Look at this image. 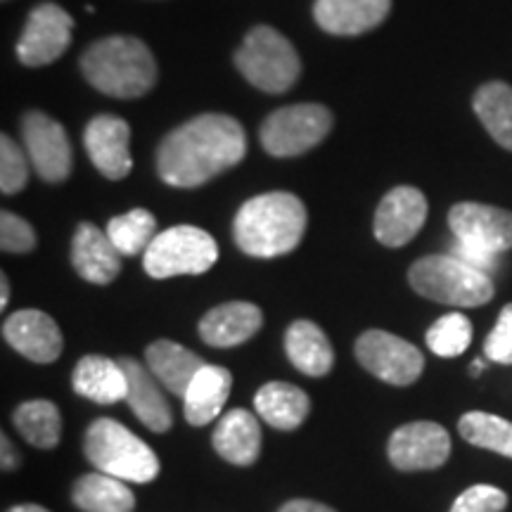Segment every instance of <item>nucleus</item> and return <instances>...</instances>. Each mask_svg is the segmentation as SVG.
<instances>
[{
	"instance_id": "f257e3e1",
	"label": "nucleus",
	"mask_w": 512,
	"mask_h": 512,
	"mask_svg": "<svg viewBox=\"0 0 512 512\" xmlns=\"http://www.w3.org/2000/svg\"><path fill=\"white\" fill-rule=\"evenodd\" d=\"M247 136L233 117L202 114L178 126L157 150V174L174 188H197L240 164Z\"/></svg>"
},
{
	"instance_id": "f03ea898",
	"label": "nucleus",
	"mask_w": 512,
	"mask_h": 512,
	"mask_svg": "<svg viewBox=\"0 0 512 512\" xmlns=\"http://www.w3.org/2000/svg\"><path fill=\"white\" fill-rule=\"evenodd\" d=\"M306 230V207L292 192H266L242 204L233 223L238 247L256 259L290 254Z\"/></svg>"
},
{
	"instance_id": "7ed1b4c3",
	"label": "nucleus",
	"mask_w": 512,
	"mask_h": 512,
	"mask_svg": "<svg viewBox=\"0 0 512 512\" xmlns=\"http://www.w3.org/2000/svg\"><path fill=\"white\" fill-rule=\"evenodd\" d=\"M81 72L100 93L112 98H140L157 81V62L150 48L133 36H110L81 55Z\"/></svg>"
},
{
	"instance_id": "20e7f679",
	"label": "nucleus",
	"mask_w": 512,
	"mask_h": 512,
	"mask_svg": "<svg viewBox=\"0 0 512 512\" xmlns=\"http://www.w3.org/2000/svg\"><path fill=\"white\" fill-rule=\"evenodd\" d=\"M408 283L420 297L458 309H477L491 302L496 292L489 273L453 254L422 256L408 271Z\"/></svg>"
},
{
	"instance_id": "39448f33",
	"label": "nucleus",
	"mask_w": 512,
	"mask_h": 512,
	"mask_svg": "<svg viewBox=\"0 0 512 512\" xmlns=\"http://www.w3.org/2000/svg\"><path fill=\"white\" fill-rule=\"evenodd\" d=\"M83 453L98 472L131 484H147L159 475V458L143 439L112 418L91 422L83 437Z\"/></svg>"
},
{
	"instance_id": "423d86ee",
	"label": "nucleus",
	"mask_w": 512,
	"mask_h": 512,
	"mask_svg": "<svg viewBox=\"0 0 512 512\" xmlns=\"http://www.w3.org/2000/svg\"><path fill=\"white\" fill-rule=\"evenodd\" d=\"M235 67L264 93H285L297 83L302 62L292 43L271 27L249 31L235 53Z\"/></svg>"
},
{
	"instance_id": "0eeeda50",
	"label": "nucleus",
	"mask_w": 512,
	"mask_h": 512,
	"mask_svg": "<svg viewBox=\"0 0 512 512\" xmlns=\"http://www.w3.org/2000/svg\"><path fill=\"white\" fill-rule=\"evenodd\" d=\"M219 261V245L207 230L197 226H171L157 233L143 252V266L150 278L207 273Z\"/></svg>"
},
{
	"instance_id": "6e6552de",
	"label": "nucleus",
	"mask_w": 512,
	"mask_h": 512,
	"mask_svg": "<svg viewBox=\"0 0 512 512\" xmlns=\"http://www.w3.org/2000/svg\"><path fill=\"white\" fill-rule=\"evenodd\" d=\"M332 131V112L323 105L280 107L261 126V145L273 157H297Z\"/></svg>"
},
{
	"instance_id": "1a4fd4ad",
	"label": "nucleus",
	"mask_w": 512,
	"mask_h": 512,
	"mask_svg": "<svg viewBox=\"0 0 512 512\" xmlns=\"http://www.w3.org/2000/svg\"><path fill=\"white\" fill-rule=\"evenodd\" d=\"M356 358L377 380L408 387L422 375L425 356L415 344L384 330H368L358 337Z\"/></svg>"
},
{
	"instance_id": "9d476101",
	"label": "nucleus",
	"mask_w": 512,
	"mask_h": 512,
	"mask_svg": "<svg viewBox=\"0 0 512 512\" xmlns=\"http://www.w3.org/2000/svg\"><path fill=\"white\" fill-rule=\"evenodd\" d=\"M74 19L60 5L43 3L31 12L17 43L19 62L27 67H43L60 60L72 43Z\"/></svg>"
},
{
	"instance_id": "9b49d317",
	"label": "nucleus",
	"mask_w": 512,
	"mask_h": 512,
	"mask_svg": "<svg viewBox=\"0 0 512 512\" xmlns=\"http://www.w3.org/2000/svg\"><path fill=\"white\" fill-rule=\"evenodd\" d=\"M387 453L401 472L437 470L451 456V437L437 422H408L392 434Z\"/></svg>"
},
{
	"instance_id": "f8f14e48",
	"label": "nucleus",
	"mask_w": 512,
	"mask_h": 512,
	"mask_svg": "<svg viewBox=\"0 0 512 512\" xmlns=\"http://www.w3.org/2000/svg\"><path fill=\"white\" fill-rule=\"evenodd\" d=\"M22 136L36 174L48 183H62L72 174V145L67 131L43 112L22 119Z\"/></svg>"
},
{
	"instance_id": "ddd939ff",
	"label": "nucleus",
	"mask_w": 512,
	"mask_h": 512,
	"mask_svg": "<svg viewBox=\"0 0 512 512\" xmlns=\"http://www.w3.org/2000/svg\"><path fill=\"white\" fill-rule=\"evenodd\" d=\"M448 226L456 240L477 245L486 252L512 249V211L479 202H460L448 211Z\"/></svg>"
},
{
	"instance_id": "4468645a",
	"label": "nucleus",
	"mask_w": 512,
	"mask_h": 512,
	"mask_svg": "<svg viewBox=\"0 0 512 512\" xmlns=\"http://www.w3.org/2000/svg\"><path fill=\"white\" fill-rule=\"evenodd\" d=\"M427 200L413 185H399L382 197L375 211V238L384 247L408 245L427 221Z\"/></svg>"
},
{
	"instance_id": "2eb2a0df",
	"label": "nucleus",
	"mask_w": 512,
	"mask_h": 512,
	"mask_svg": "<svg viewBox=\"0 0 512 512\" xmlns=\"http://www.w3.org/2000/svg\"><path fill=\"white\" fill-rule=\"evenodd\" d=\"M128 140H131V128L124 119L110 117V114L91 119V124L83 131V145H86L88 157L95 169L110 181H121L131 174L133 159Z\"/></svg>"
},
{
	"instance_id": "dca6fc26",
	"label": "nucleus",
	"mask_w": 512,
	"mask_h": 512,
	"mask_svg": "<svg viewBox=\"0 0 512 512\" xmlns=\"http://www.w3.org/2000/svg\"><path fill=\"white\" fill-rule=\"evenodd\" d=\"M3 337L17 354L34 363H53L62 354V332L48 313L24 309L3 323Z\"/></svg>"
},
{
	"instance_id": "f3484780",
	"label": "nucleus",
	"mask_w": 512,
	"mask_h": 512,
	"mask_svg": "<svg viewBox=\"0 0 512 512\" xmlns=\"http://www.w3.org/2000/svg\"><path fill=\"white\" fill-rule=\"evenodd\" d=\"M121 254L110 235L93 223H81L72 240V264L83 280L110 285L121 271Z\"/></svg>"
},
{
	"instance_id": "a211bd4d",
	"label": "nucleus",
	"mask_w": 512,
	"mask_h": 512,
	"mask_svg": "<svg viewBox=\"0 0 512 512\" xmlns=\"http://www.w3.org/2000/svg\"><path fill=\"white\" fill-rule=\"evenodd\" d=\"M392 0H316L313 17L318 27L335 36H358L389 17Z\"/></svg>"
},
{
	"instance_id": "6ab92c4d",
	"label": "nucleus",
	"mask_w": 512,
	"mask_h": 512,
	"mask_svg": "<svg viewBox=\"0 0 512 512\" xmlns=\"http://www.w3.org/2000/svg\"><path fill=\"white\" fill-rule=\"evenodd\" d=\"M264 325V313L252 302H228L204 313L200 320V337L209 347H238L252 339Z\"/></svg>"
},
{
	"instance_id": "aec40b11",
	"label": "nucleus",
	"mask_w": 512,
	"mask_h": 512,
	"mask_svg": "<svg viewBox=\"0 0 512 512\" xmlns=\"http://www.w3.org/2000/svg\"><path fill=\"white\" fill-rule=\"evenodd\" d=\"M121 368H124L128 380V408L136 413V418L147 430L159 434L169 432L174 425V413H171L169 401L162 396V389L157 387V377L136 358H121Z\"/></svg>"
},
{
	"instance_id": "412c9836",
	"label": "nucleus",
	"mask_w": 512,
	"mask_h": 512,
	"mask_svg": "<svg viewBox=\"0 0 512 512\" xmlns=\"http://www.w3.org/2000/svg\"><path fill=\"white\" fill-rule=\"evenodd\" d=\"M230 387H233L230 370L204 363L200 373L192 377L188 392L183 394L185 420L192 427H204L219 418L230 396Z\"/></svg>"
},
{
	"instance_id": "4be33fe9",
	"label": "nucleus",
	"mask_w": 512,
	"mask_h": 512,
	"mask_svg": "<svg viewBox=\"0 0 512 512\" xmlns=\"http://www.w3.org/2000/svg\"><path fill=\"white\" fill-rule=\"evenodd\" d=\"M214 451L223 460L233 465H252L261 453V425L252 413L245 408H235L221 415L216 425L214 437H211Z\"/></svg>"
},
{
	"instance_id": "5701e85b",
	"label": "nucleus",
	"mask_w": 512,
	"mask_h": 512,
	"mask_svg": "<svg viewBox=\"0 0 512 512\" xmlns=\"http://www.w3.org/2000/svg\"><path fill=\"white\" fill-rule=\"evenodd\" d=\"M74 392L83 399L110 406L128 394V380L121 361L107 356H83L72 373Z\"/></svg>"
},
{
	"instance_id": "b1692460",
	"label": "nucleus",
	"mask_w": 512,
	"mask_h": 512,
	"mask_svg": "<svg viewBox=\"0 0 512 512\" xmlns=\"http://www.w3.org/2000/svg\"><path fill=\"white\" fill-rule=\"evenodd\" d=\"M285 351L292 366L309 377H325L335 366L330 339L313 320H294L285 332Z\"/></svg>"
},
{
	"instance_id": "393cba45",
	"label": "nucleus",
	"mask_w": 512,
	"mask_h": 512,
	"mask_svg": "<svg viewBox=\"0 0 512 512\" xmlns=\"http://www.w3.org/2000/svg\"><path fill=\"white\" fill-rule=\"evenodd\" d=\"M259 418L280 432H292L311 411L309 394L290 382H266L254 396Z\"/></svg>"
},
{
	"instance_id": "a878e982",
	"label": "nucleus",
	"mask_w": 512,
	"mask_h": 512,
	"mask_svg": "<svg viewBox=\"0 0 512 512\" xmlns=\"http://www.w3.org/2000/svg\"><path fill=\"white\" fill-rule=\"evenodd\" d=\"M145 363L150 373L162 382L171 394L181 396L188 392L192 377L200 373L204 361L190 349L181 347L178 342L171 339H157L145 351Z\"/></svg>"
},
{
	"instance_id": "bb28decb",
	"label": "nucleus",
	"mask_w": 512,
	"mask_h": 512,
	"mask_svg": "<svg viewBox=\"0 0 512 512\" xmlns=\"http://www.w3.org/2000/svg\"><path fill=\"white\" fill-rule=\"evenodd\" d=\"M72 501L81 512H133L136 496L128 482L105 472H91L76 479Z\"/></svg>"
},
{
	"instance_id": "cd10ccee",
	"label": "nucleus",
	"mask_w": 512,
	"mask_h": 512,
	"mask_svg": "<svg viewBox=\"0 0 512 512\" xmlns=\"http://www.w3.org/2000/svg\"><path fill=\"white\" fill-rule=\"evenodd\" d=\"M472 107L489 136L512 152V86L503 81L484 83L475 93Z\"/></svg>"
},
{
	"instance_id": "c85d7f7f",
	"label": "nucleus",
	"mask_w": 512,
	"mask_h": 512,
	"mask_svg": "<svg viewBox=\"0 0 512 512\" xmlns=\"http://www.w3.org/2000/svg\"><path fill=\"white\" fill-rule=\"evenodd\" d=\"M12 422L19 434L36 448H55L62 437V415L55 403L46 399L22 403L12 415Z\"/></svg>"
},
{
	"instance_id": "c756f323",
	"label": "nucleus",
	"mask_w": 512,
	"mask_h": 512,
	"mask_svg": "<svg viewBox=\"0 0 512 512\" xmlns=\"http://www.w3.org/2000/svg\"><path fill=\"white\" fill-rule=\"evenodd\" d=\"M458 432L467 444L512 458V422L482 411L465 413L458 422Z\"/></svg>"
},
{
	"instance_id": "7c9ffc66",
	"label": "nucleus",
	"mask_w": 512,
	"mask_h": 512,
	"mask_svg": "<svg viewBox=\"0 0 512 512\" xmlns=\"http://www.w3.org/2000/svg\"><path fill=\"white\" fill-rule=\"evenodd\" d=\"M107 235L124 256H136L157 238V219L147 209H131L107 223Z\"/></svg>"
},
{
	"instance_id": "2f4dec72",
	"label": "nucleus",
	"mask_w": 512,
	"mask_h": 512,
	"mask_svg": "<svg viewBox=\"0 0 512 512\" xmlns=\"http://www.w3.org/2000/svg\"><path fill=\"white\" fill-rule=\"evenodd\" d=\"M472 342V323L463 313H446L427 330V347L441 358L465 354Z\"/></svg>"
},
{
	"instance_id": "473e14b6",
	"label": "nucleus",
	"mask_w": 512,
	"mask_h": 512,
	"mask_svg": "<svg viewBox=\"0 0 512 512\" xmlns=\"http://www.w3.org/2000/svg\"><path fill=\"white\" fill-rule=\"evenodd\" d=\"M29 181V164L24 152L10 136L0 138V190L15 195Z\"/></svg>"
},
{
	"instance_id": "72a5a7b5",
	"label": "nucleus",
	"mask_w": 512,
	"mask_h": 512,
	"mask_svg": "<svg viewBox=\"0 0 512 512\" xmlns=\"http://www.w3.org/2000/svg\"><path fill=\"white\" fill-rule=\"evenodd\" d=\"M508 505L505 491L489 484H477L465 489L451 505V512H503Z\"/></svg>"
},
{
	"instance_id": "f704fd0d",
	"label": "nucleus",
	"mask_w": 512,
	"mask_h": 512,
	"mask_svg": "<svg viewBox=\"0 0 512 512\" xmlns=\"http://www.w3.org/2000/svg\"><path fill=\"white\" fill-rule=\"evenodd\" d=\"M484 354L489 361L512 366V304H505L498 313L494 330L484 339Z\"/></svg>"
},
{
	"instance_id": "c9c22d12",
	"label": "nucleus",
	"mask_w": 512,
	"mask_h": 512,
	"mask_svg": "<svg viewBox=\"0 0 512 512\" xmlns=\"http://www.w3.org/2000/svg\"><path fill=\"white\" fill-rule=\"evenodd\" d=\"M0 247H3V252L10 254L31 252L36 247L34 228L24 219H19L17 214L3 211L0 214Z\"/></svg>"
},
{
	"instance_id": "e433bc0d",
	"label": "nucleus",
	"mask_w": 512,
	"mask_h": 512,
	"mask_svg": "<svg viewBox=\"0 0 512 512\" xmlns=\"http://www.w3.org/2000/svg\"><path fill=\"white\" fill-rule=\"evenodd\" d=\"M453 256H458L460 261H465V264L479 268V271L489 273L496 271V256L494 252H486V249L477 247V245H467V242H460L456 240V247H453Z\"/></svg>"
},
{
	"instance_id": "4c0bfd02",
	"label": "nucleus",
	"mask_w": 512,
	"mask_h": 512,
	"mask_svg": "<svg viewBox=\"0 0 512 512\" xmlns=\"http://www.w3.org/2000/svg\"><path fill=\"white\" fill-rule=\"evenodd\" d=\"M278 512H337L330 505H323L318 501H306V498H294V501L285 503Z\"/></svg>"
},
{
	"instance_id": "58836bf2",
	"label": "nucleus",
	"mask_w": 512,
	"mask_h": 512,
	"mask_svg": "<svg viewBox=\"0 0 512 512\" xmlns=\"http://www.w3.org/2000/svg\"><path fill=\"white\" fill-rule=\"evenodd\" d=\"M0 444H3V470H5V472L15 470L17 463H19L15 446H12V441H10L8 437H5V434H3V439H0Z\"/></svg>"
},
{
	"instance_id": "ea45409f",
	"label": "nucleus",
	"mask_w": 512,
	"mask_h": 512,
	"mask_svg": "<svg viewBox=\"0 0 512 512\" xmlns=\"http://www.w3.org/2000/svg\"><path fill=\"white\" fill-rule=\"evenodd\" d=\"M8 299H10V283H8V275H3V278H0V309L8 306Z\"/></svg>"
},
{
	"instance_id": "a19ab883",
	"label": "nucleus",
	"mask_w": 512,
	"mask_h": 512,
	"mask_svg": "<svg viewBox=\"0 0 512 512\" xmlns=\"http://www.w3.org/2000/svg\"><path fill=\"white\" fill-rule=\"evenodd\" d=\"M8 512H50V510L41 508V505H34V503H24V505H15V508H10Z\"/></svg>"
},
{
	"instance_id": "79ce46f5",
	"label": "nucleus",
	"mask_w": 512,
	"mask_h": 512,
	"mask_svg": "<svg viewBox=\"0 0 512 512\" xmlns=\"http://www.w3.org/2000/svg\"><path fill=\"white\" fill-rule=\"evenodd\" d=\"M482 370H484V361H482V358H475V361H472L470 373L472 375H479V373H482Z\"/></svg>"
}]
</instances>
